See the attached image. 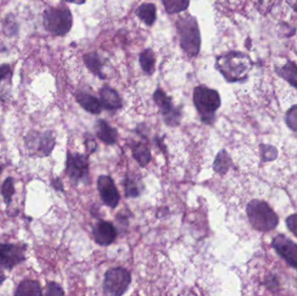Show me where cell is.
<instances>
[{
  "mask_svg": "<svg viewBox=\"0 0 297 296\" xmlns=\"http://www.w3.org/2000/svg\"><path fill=\"white\" fill-rule=\"evenodd\" d=\"M11 76H12V70L9 66L4 65L0 67V83L3 80H6L8 77H11Z\"/></svg>",
  "mask_w": 297,
  "mask_h": 296,
  "instance_id": "31",
  "label": "cell"
},
{
  "mask_svg": "<svg viewBox=\"0 0 297 296\" xmlns=\"http://www.w3.org/2000/svg\"><path fill=\"white\" fill-rule=\"evenodd\" d=\"M43 294L42 287L38 281L24 280L18 284L14 292L16 296H41Z\"/></svg>",
  "mask_w": 297,
  "mask_h": 296,
  "instance_id": "17",
  "label": "cell"
},
{
  "mask_svg": "<svg viewBox=\"0 0 297 296\" xmlns=\"http://www.w3.org/2000/svg\"><path fill=\"white\" fill-rule=\"evenodd\" d=\"M116 229L111 222L100 221L93 227V239L98 245L109 246L116 238Z\"/></svg>",
  "mask_w": 297,
  "mask_h": 296,
  "instance_id": "12",
  "label": "cell"
},
{
  "mask_svg": "<svg viewBox=\"0 0 297 296\" xmlns=\"http://www.w3.org/2000/svg\"><path fill=\"white\" fill-rule=\"evenodd\" d=\"M155 103L159 107L164 120L169 126H176L181 121V110L174 106L171 98L163 90L158 89L153 95Z\"/></svg>",
  "mask_w": 297,
  "mask_h": 296,
  "instance_id": "9",
  "label": "cell"
},
{
  "mask_svg": "<svg viewBox=\"0 0 297 296\" xmlns=\"http://www.w3.org/2000/svg\"><path fill=\"white\" fill-rule=\"evenodd\" d=\"M1 194L3 196L4 201L7 206L11 204L12 201V196L15 194V187H14V180L13 178H6L1 187Z\"/></svg>",
  "mask_w": 297,
  "mask_h": 296,
  "instance_id": "25",
  "label": "cell"
},
{
  "mask_svg": "<svg viewBox=\"0 0 297 296\" xmlns=\"http://www.w3.org/2000/svg\"><path fill=\"white\" fill-rule=\"evenodd\" d=\"M180 45L188 56L194 57L199 53L201 37L198 24L192 16H185L176 22Z\"/></svg>",
  "mask_w": 297,
  "mask_h": 296,
  "instance_id": "4",
  "label": "cell"
},
{
  "mask_svg": "<svg viewBox=\"0 0 297 296\" xmlns=\"http://www.w3.org/2000/svg\"><path fill=\"white\" fill-rule=\"evenodd\" d=\"M55 142L56 140L52 131H46L44 133L40 134L38 140V146L34 154L41 157H49L53 151Z\"/></svg>",
  "mask_w": 297,
  "mask_h": 296,
  "instance_id": "15",
  "label": "cell"
},
{
  "mask_svg": "<svg viewBox=\"0 0 297 296\" xmlns=\"http://www.w3.org/2000/svg\"><path fill=\"white\" fill-rule=\"evenodd\" d=\"M102 108L108 110H119L122 108V100L117 92L110 87L104 86L99 92Z\"/></svg>",
  "mask_w": 297,
  "mask_h": 296,
  "instance_id": "13",
  "label": "cell"
},
{
  "mask_svg": "<svg viewBox=\"0 0 297 296\" xmlns=\"http://www.w3.org/2000/svg\"><path fill=\"white\" fill-rule=\"evenodd\" d=\"M252 67L250 57L239 52H229L217 57V68L229 82L246 78Z\"/></svg>",
  "mask_w": 297,
  "mask_h": 296,
  "instance_id": "1",
  "label": "cell"
},
{
  "mask_svg": "<svg viewBox=\"0 0 297 296\" xmlns=\"http://www.w3.org/2000/svg\"><path fill=\"white\" fill-rule=\"evenodd\" d=\"M98 190L104 201L108 207L114 209L118 205L120 194L116 189L112 178L108 175H100L98 179Z\"/></svg>",
  "mask_w": 297,
  "mask_h": 296,
  "instance_id": "11",
  "label": "cell"
},
{
  "mask_svg": "<svg viewBox=\"0 0 297 296\" xmlns=\"http://www.w3.org/2000/svg\"><path fill=\"white\" fill-rule=\"evenodd\" d=\"M193 101L202 123L211 125L215 120V113L221 106L219 93L205 86H197L194 89Z\"/></svg>",
  "mask_w": 297,
  "mask_h": 296,
  "instance_id": "3",
  "label": "cell"
},
{
  "mask_svg": "<svg viewBox=\"0 0 297 296\" xmlns=\"http://www.w3.org/2000/svg\"><path fill=\"white\" fill-rule=\"evenodd\" d=\"M272 246L289 266L297 270V245L293 241L283 234H278L274 238Z\"/></svg>",
  "mask_w": 297,
  "mask_h": 296,
  "instance_id": "10",
  "label": "cell"
},
{
  "mask_svg": "<svg viewBox=\"0 0 297 296\" xmlns=\"http://www.w3.org/2000/svg\"><path fill=\"white\" fill-rule=\"evenodd\" d=\"M156 56L153 50L146 49L140 55V65L143 71L147 74L151 75L154 72Z\"/></svg>",
  "mask_w": 297,
  "mask_h": 296,
  "instance_id": "22",
  "label": "cell"
},
{
  "mask_svg": "<svg viewBox=\"0 0 297 296\" xmlns=\"http://www.w3.org/2000/svg\"><path fill=\"white\" fill-rule=\"evenodd\" d=\"M2 171H3V167H2V166H0V175L2 174Z\"/></svg>",
  "mask_w": 297,
  "mask_h": 296,
  "instance_id": "36",
  "label": "cell"
},
{
  "mask_svg": "<svg viewBox=\"0 0 297 296\" xmlns=\"http://www.w3.org/2000/svg\"><path fill=\"white\" fill-rule=\"evenodd\" d=\"M51 184L54 190H56V191H62V192L64 191V185L60 177L53 178L51 180Z\"/></svg>",
  "mask_w": 297,
  "mask_h": 296,
  "instance_id": "32",
  "label": "cell"
},
{
  "mask_svg": "<svg viewBox=\"0 0 297 296\" xmlns=\"http://www.w3.org/2000/svg\"><path fill=\"white\" fill-rule=\"evenodd\" d=\"M85 143H86L87 151H90V154L95 151L96 149H97V144H96L95 140L91 139L90 141L88 140Z\"/></svg>",
  "mask_w": 297,
  "mask_h": 296,
  "instance_id": "33",
  "label": "cell"
},
{
  "mask_svg": "<svg viewBox=\"0 0 297 296\" xmlns=\"http://www.w3.org/2000/svg\"><path fill=\"white\" fill-rule=\"evenodd\" d=\"M6 276L5 275V272H4L3 268L0 265V286L3 284L4 281H6Z\"/></svg>",
  "mask_w": 297,
  "mask_h": 296,
  "instance_id": "34",
  "label": "cell"
},
{
  "mask_svg": "<svg viewBox=\"0 0 297 296\" xmlns=\"http://www.w3.org/2000/svg\"><path fill=\"white\" fill-rule=\"evenodd\" d=\"M294 9L296 10L297 11V1H296V3H295V5H294Z\"/></svg>",
  "mask_w": 297,
  "mask_h": 296,
  "instance_id": "37",
  "label": "cell"
},
{
  "mask_svg": "<svg viewBox=\"0 0 297 296\" xmlns=\"http://www.w3.org/2000/svg\"><path fill=\"white\" fill-rule=\"evenodd\" d=\"M261 154L263 160L272 161L277 157V151L272 146L261 145Z\"/></svg>",
  "mask_w": 297,
  "mask_h": 296,
  "instance_id": "28",
  "label": "cell"
},
{
  "mask_svg": "<svg viewBox=\"0 0 297 296\" xmlns=\"http://www.w3.org/2000/svg\"><path fill=\"white\" fill-rule=\"evenodd\" d=\"M260 2H261V0H260Z\"/></svg>",
  "mask_w": 297,
  "mask_h": 296,
  "instance_id": "38",
  "label": "cell"
},
{
  "mask_svg": "<svg viewBox=\"0 0 297 296\" xmlns=\"http://www.w3.org/2000/svg\"><path fill=\"white\" fill-rule=\"evenodd\" d=\"M246 212L250 224L256 230L269 232L279 223V217L266 201L252 200L247 206Z\"/></svg>",
  "mask_w": 297,
  "mask_h": 296,
  "instance_id": "2",
  "label": "cell"
},
{
  "mask_svg": "<svg viewBox=\"0 0 297 296\" xmlns=\"http://www.w3.org/2000/svg\"><path fill=\"white\" fill-rule=\"evenodd\" d=\"M96 134L102 142L112 145L117 140V131L115 128L111 127L107 122L98 120L96 125Z\"/></svg>",
  "mask_w": 297,
  "mask_h": 296,
  "instance_id": "14",
  "label": "cell"
},
{
  "mask_svg": "<svg viewBox=\"0 0 297 296\" xmlns=\"http://www.w3.org/2000/svg\"><path fill=\"white\" fill-rule=\"evenodd\" d=\"M286 224L288 226V229L297 237V215H291L288 216L286 220Z\"/></svg>",
  "mask_w": 297,
  "mask_h": 296,
  "instance_id": "30",
  "label": "cell"
},
{
  "mask_svg": "<svg viewBox=\"0 0 297 296\" xmlns=\"http://www.w3.org/2000/svg\"><path fill=\"white\" fill-rule=\"evenodd\" d=\"M232 160L229 154L227 153L225 150L221 151L216 157L214 163H213V169L215 171L220 174L224 175L227 172L229 171V168L231 167Z\"/></svg>",
  "mask_w": 297,
  "mask_h": 296,
  "instance_id": "20",
  "label": "cell"
},
{
  "mask_svg": "<svg viewBox=\"0 0 297 296\" xmlns=\"http://www.w3.org/2000/svg\"><path fill=\"white\" fill-rule=\"evenodd\" d=\"M46 295H64L65 291L63 290L62 287L60 284L54 281H50L46 284Z\"/></svg>",
  "mask_w": 297,
  "mask_h": 296,
  "instance_id": "29",
  "label": "cell"
},
{
  "mask_svg": "<svg viewBox=\"0 0 297 296\" xmlns=\"http://www.w3.org/2000/svg\"><path fill=\"white\" fill-rule=\"evenodd\" d=\"M66 2H70V3H75L77 0H65Z\"/></svg>",
  "mask_w": 297,
  "mask_h": 296,
  "instance_id": "35",
  "label": "cell"
},
{
  "mask_svg": "<svg viewBox=\"0 0 297 296\" xmlns=\"http://www.w3.org/2000/svg\"><path fill=\"white\" fill-rule=\"evenodd\" d=\"M286 124L292 131L297 132V105L291 107L286 114Z\"/></svg>",
  "mask_w": 297,
  "mask_h": 296,
  "instance_id": "27",
  "label": "cell"
},
{
  "mask_svg": "<svg viewBox=\"0 0 297 296\" xmlns=\"http://www.w3.org/2000/svg\"><path fill=\"white\" fill-rule=\"evenodd\" d=\"M157 9L153 4H143L137 8L136 14L144 24L152 26L157 19Z\"/></svg>",
  "mask_w": 297,
  "mask_h": 296,
  "instance_id": "18",
  "label": "cell"
},
{
  "mask_svg": "<svg viewBox=\"0 0 297 296\" xmlns=\"http://www.w3.org/2000/svg\"><path fill=\"white\" fill-rule=\"evenodd\" d=\"M26 245L15 243H0V265L5 270L12 271L16 266L26 260Z\"/></svg>",
  "mask_w": 297,
  "mask_h": 296,
  "instance_id": "8",
  "label": "cell"
},
{
  "mask_svg": "<svg viewBox=\"0 0 297 296\" xmlns=\"http://www.w3.org/2000/svg\"><path fill=\"white\" fill-rule=\"evenodd\" d=\"M66 172L73 184L87 180L89 178V163L86 156L68 151Z\"/></svg>",
  "mask_w": 297,
  "mask_h": 296,
  "instance_id": "7",
  "label": "cell"
},
{
  "mask_svg": "<svg viewBox=\"0 0 297 296\" xmlns=\"http://www.w3.org/2000/svg\"><path fill=\"white\" fill-rule=\"evenodd\" d=\"M72 12L66 6L51 7L44 13V25L52 35L65 36L72 26Z\"/></svg>",
  "mask_w": 297,
  "mask_h": 296,
  "instance_id": "5",
  "label": "cell"
},
{
  "mask_svg": "<svg viewBox=\"0 0 297 296\" xmlns=\"http://www.w3.org/2000/svg\"><path fill=\"white\" fill-rule=\"evenodd\" d=\"M125 196L129 198H134L140 196L139 187L137 185V183L135 179L131 178H126L125 183Z\"/></svg>",
  "mask_w": 297,
  "mask_h": 296,
  "instance_id": "26",
  "label": "cell"
},
{
  "mask_svg": "<svg viewBox=\"0 0 297 296\" xmlns=\"http://www.w3.org/2000/svg\"><path fill=\"white\" fill-rule=\"evenodd\" d=\"M280 75L291 85L297 88V66L294 64H286L280 71Z\"/></svg>",
  "mask_w": 297,
  "mask_h": 296,
  "instance_id": "24",
  "label": "cell"
},
{
  "mask_svg": "<svg viewBox=\"0 0 297 296\" xmlns=\"http://www.w3.org/2000/svg\"><path fill=\"white\" fill-rule=\"evenodd\" d=\"M76 99H77V102L79 104V105L88 112L94 114V115H98L101 113V103L95 97L90 95L88 93L79 92L76 96Z\"/></svg>",
  "mask_w": 297,
  "mask_h": 296,
  "instance_id": "16",
  "label": "cell"
},
{
  "mask_svg": "<svg viewBox=\"0 0 297 296\" xmlns=\"http://www.w3.org/2000/svg\"><path fill=\"white\" fill-rule=\"evenodd\" d=\"M135 160L139 163L140 166L145 167L152 159V153L151 150L148 148V145L143 142H138L134 146L133 151H132Z\"/></svg>",
  "mask_w": 297,
  "mask_h": 296,
  "instance_id": "19",
  "label": "cell"
},
{
  "mask_svg": "<svg viewBox=\"0 0 297 296\" xmlns=\"http://www.w3.org/2000/svg\"><path fill=\"white\" fill-rule=\"evenodd\" d=\"M83 60H84V63L90 71L93 72L96 76L99 77V78L104 79V75L102 72L103 64L100 60V56H98V54L96 52L86 54L85 56H83Z\"/></svg>",
  "mask_w": 297,
  "mask_h": 296,
  "instance_id": "21",
  "label": "cell"
},
{
  "mask_svg": "<svg viewBox=\"0 0 297 296\" xmlns=\"http://www.w3.org/2000/svg\"><path fill=\"white\" fill-rule=\"evenodd\" d=\"M131 282V273L124 268L118 267L110 269L104 276V294L112 296L123 295L127 291Z\"/></svg>",
  "mask_w": 297,
  "mask_h": 296,
  "instance_id": "6",
  "label": "cell"
},
{
  "mask_svg": "<svg viewBox=\"0 0 297 296\" xmlns=\"http://www.w3.org/2000/svg\"><path fill=\"white\" fill-rule=\"evenodd\" d=\"M165 11L169 14L184 12L190 6V0H163Z\"/></svg>",
  "mask_w": 297,
  "mask_h": 296,
  "instance_id": "23",
  "label": "cell"
}]
</instances>
